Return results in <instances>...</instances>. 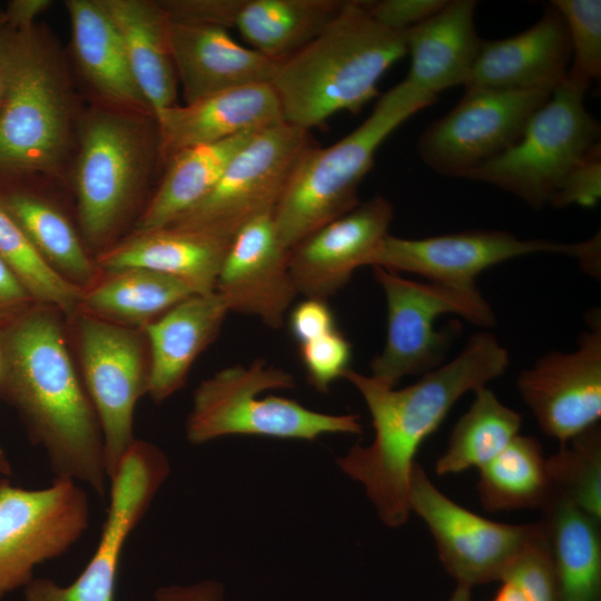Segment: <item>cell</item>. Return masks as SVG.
Masks as SVG:
<instances>
[{
	"label": "cell",
	"mask_w": 601,
	"mask_h": 601,
	"mask_svg": "<svg viewBox=\"0 0 601 601\" xmlns=\"http://www.w3.org/2000/svg\"><path fill=\"white\" fill-rule=\"evenodd\" d=\"M479 473V499L489 512L541 509L552 494L548 457L533 436L518 434Z\"/></svg>",
	"instance_id": "obj_33"
},
{
	"label": "cell",
	"mask_w": 601,
	"mask_h": 601,
	"mask_svg": "<svg viewBox=\"0 0 601 601\" xmlns=\"http://www.w3.org/2000/svg\"><path fill=\"white\" fill-rule=\"evenodd\" d=\"M509 363V353L499 339L479 332L452 361L401 390L352 368L344 372L342 377L357 388L367 405L374 440L367 446L354 445L337 463L364 486L385 525L400 528L410 518V477L421 444L459 398L501 376Z\"/></svg>",
	"instance_id": "obj_1"
},
{
	"label": "cell",
	"mask_w": 601,
	"mask_h": 601,
	"mask_svg": "<svg viewBox=\"0 0 601 601\" xmlns=\"http://www.w3.org/2000/svg\"><path fill=\"white\" fill-rule=\"evenodd\" d=\"M170 20L234 28L242 0L158 1Z\"/></svg>",
	"instance_id": "obj_41"
},
{
	"label": "cell",
	"mask_w": 601,
	"mask_h": 601,
	"mask_svg": "<svg viewBox=\"0 0 601 601\" xmlns=\"http://www.w3.org/2000/svg\"><path fill=\"white\" fill-rule=\"evenodd\" d=\"M0 259L30 296L63 316L76 315L82 288L56 272L0 205Z\"/></svg>",
	"instance_id": "obj_35"
},
{
	"label": "cell",
	"mask_w": 601,
	"mask_h": 601,
	"mask_svg": "<svg viewBox=\"0 0 601 601\" xmlns=\"http://www.w3.org/2000/svg\"><path fill=\"white\" fill-rule=\"evenodd\" d=\"M230 242L204 231L165 226L134 236L100 254L104 272L147 268L176 277L196 294L215 292L217 277Z\"/></svg>",
	"instance_id": "obj_25"
},
{
	"label": "cell",
	"mask_w": 601,
	"mask_h": 601,
	"mask_svg": "<svg viewBox=\"0 0 601 601\" xmlns=\"http://www.w3.org/2000/svg\"><path fill=\"white\" fill-rule=\"evenodd\" d=\"M572 352L551 351L523 370L516 386L539 427L564 443L601 417V318L589 315Z\"/></svg>",
	"instance_id": "obj_17"
},
{
	"label": "cell",
	"mask_w": 601,
	"mask_h": 601,
	"mask_svg": "<svg viewBox=\"0 0 601 601\" xmlns=\"http://www.w3.org/2000/svg\"><path fill=\"white\" fill-rule=\"evenodd\" d=\"M552 493L601 520V433L594 425L548 457Z\"/></svg>",
	"instance_id": "obj_36"
},
{
	"label": "cell",
	"mask_w": 601,
	"mask_h": 601,
	"mask_svg": "<svg viewBox=\"0 0 601 601\" xmlns=\"http://www.w3.org/2000/svg\"><path fill=\"white\" fill-rule=\"evenodd\" d=\"M411 512L430 530L440 561L456 584L501 581L541 532V523L505 524L485 519L443 494L415 462L408 490Z\"/></svg>",
	"instance_id": "obj_14"
},
{
	"label": "cell",
	"mask_w": 601,
	"mask_h": 601,
	"mask_svg": "<svg viewBox=\"0 0 601 601\" xmlns=\"http://www.w3.org/2000/svg\"><path fill=\"white\" fill-rule=\"evenodd\" d=\"M601 197V147L597 145L562 178L550 204L555 208L570 205L594 206Z\"/></svg>",
	"instance_id": "obj_40"
},
{
	"label": "cell",
	"mask_w": 601,
	"mask_h": 601,
	"mask_svg": "<svg viewBox=\"0 0 601 601\" xmlns=\"http://www.w3.org/2000/svg\"><path fill=\"white\" fill-rule=\"evenodd\" d=\"M343 3L341 0H242L234 28L252 49L280 62L311 42Z\"/></svg>",
	"instance_id": "obj_31"
},
{
	"label": "cell",
	"mask_w": 601,
	"mask_h": 601,
	"mask_svg": "<svg viewBox=\"0 0 601 601\" xmlns=\"http://www.w3.org/2000/svg\"><path fill=\"white\" fill-rule=\"evenodd\" d=\"M552 92L466 88L454 108L422 132L418 155L440 175L467 178L520 139Z\"/></svg>",
	"instance_id": "obj_12"
},
{
	"label": "cell",
	"mask_w": 601,
	"mask_h": 601,
	"mask_svg": "<svg viewBox=\"0 0 601 601\" xmlns=\"http://www.w3.org/2000/svg\"><path fill=\"white\" fill-rule=\"evenodd\" d=\"M11 473L12 471H11L9 460L7 459L6 453L2 450L0 451V474L7 476V475H11Z\"/></svg>",
	"instance_id": "obj_49"
},
{
	"label": "cell",
	"mask_w": 601,
	"mask_h": 601,
	"mask_svg": "<svg viewBox=\"0 0 601 601\" xmlns=\"http://www.w3.org/2000/svg\"><path fill=\"white\" fill-rule=\"evenodd\" d=\"M60 315L38 304L0 333V396L43 449L56 477L83 483L105 501L109 479L102 433Z\"/></svg>",
	"instance_id": "obj_2"
},
{
	"label": "cell",
	"mask_w": 601,
	"mask_h": 601,
	"mask_svg": "<svg viewBox=\"0 0 601 601\" xmlns=\"http://www.w3.org/2000/svg\"><path fill=\"white\" fill-rule=\"evenodd\" d=\"M48 0H11L3 11L6 27L11 29H26L33 26L37 16L49 6Z\"/></svg>",
	"instance_id": "obj_46"
},
{
	"label": "cell",
	"mask_w": 601,
	"mask_h": 601,
	"mask_svg": "<svg viewBox=\"0 0 601 601\" xmlns=\"http://www.w3.org/2000/svg\"><path fill=\"white\" fill-rule=\"evenodd\" d=\"M257 131H245L176 154L169 160L165 177L142 213L136 231L165 227L196 206L214 188L236 152Z\"/></svg>",
	"instance_id": "obj_30"
},
{
	"label": "cell",
	"mask_w": 601,
	"mask_h": 601,
	"mask_svg": "<svg viewBox=\"0 0 601 601\" xmlns=\"http://www.w3.org/2000/svg\"><path fill=\"white\" fill-rule=\"evenodd\" d=\"M540 510L558 601H600V520L555 493Z\"/></svg>",
	"instance_id": "obj_27"
},
{
	"label": "cell",
	"mask_w": 601,
	"mask_h": 601,
	"mask_svg": "<svg viewBox=\"0 0 601 601\" xmlns=\"http://www.w3.org/2000/svg\"><path fill=\"white\" fill-rule=\"evenodd\" d=\"M0 374H1V356H0Z\"/></svg>",
	"instance_id": "obj_51"
},
{
	"label": "cell",
	"mask_w": 601,
	"mask_h": 601,
	"mask_svg": "<svg viewBox=\"0 0 601 601\" xmlns=\"http://www.w3.org/2000/svg\"><path fill=\"white\" fill-rule=\"evenodd\" d=\"M196 293L183 280L147 268L104 272L82 289L76 314L142 328Z\"/></svg>",
	"instance_id": "obj_29"
},
{
	"label": "cell",
	"mask_w": 601,
	"mask_h": 601,
	"mask_svg": "<svg viewBox=\"0 0 601 601\" xmlns=\"http://www.w3.org/2000/svg\"><path fill=\"white\" fill-rule=\"evenodd\" d=\"M227 313L216 292L196 294L144 326L149 352L146 394L160 403L180 390L196 358L218 336Z\"/></svg>",
	"instance_id": "obj_24"
},
{
	"label": "cell",
	"mask_w": 601,
	"mask_h": 601,
	"mask_svg": "<svg viewBox=\"0 0 601 601\" xmlns=\"http://www.w3.org/2000/svg\"><path fill=\"white\" fill-rule=\"evenodd\" d=\"M170 472L166 454L136 440L109 480V506L93 555L69 585L33 579L24 601H115L116 582L127 539L148 511Z\"/></svg>",
	"instance_id": "obj_13"
},
{
	"label": "cell",
	"mask_w": 601,
	"mask_h": 601,
	"mask_svg": "<svg viewBox=\"0 0 601 601\" xmlns=\"http://www.w3.org/2000/svg\"><path fill=\"white\" fill-rule=\"evenodd\" d=\"M168 35L185 104L230 89L272 83L277 62L239 45L225 28L169 19Z\"/></svg>",
	"instance_id": "obj_21"
},
{
	"label": "cell",
	"mask_w": 601,
	"mask_h": 601,
	"mask_svg": "<svg viewBox=\"0 0 601 601\" xmlns=\"http://www.w3.org/2000/svg\"><path fill=\"white\" fill-rule=\"evenodd\" d=\"M155 120L159 152L168 161L184 149L284 122L270 83L230 89L184 106L174 105Z\"/></svg>",
	"instance_id": "obj_22"
},
{
	"label": "cell",
	"mask_w": 601,
	"mask_h": 601,
	"mask_svg": "<svg viewBox=\"0 0 601 601\" xmlns=\"http://www.w3.org/2000/svg\"><path fill=\"white\" fill-rule=\"evenodd\" d=\"M6 26V18L3 11L0 10V28Z\"/></svg>",
	"instance_id": "obj_50"
},
{
	"label": "cell",
	"mask_w": 601,
	"mask_h": 601,
	"mask_svg": "<svg viewBox=\"0 0 601 601\" xmlns=\"http://www.w3.org/2000/svg\"><path fill=\"white\" fill-rule=\"evenodd\" d=\"M38 303L0 259V333L10 327Z\"/></svg>",
	"instance_id": "obj_44"
},
{
	"label": "cell",
	"mask_w": 601,
	"mask_h": 601,
	"mask_svg": "<svg viewBox=\"0 0 601 601\" xmlns=\"http://www.w3.org/2000/svg\"><path fill=\"white\" fill-rule=\"evenodd\" d=\"M521 414L504 405L486 386L474 391V401L451 433L445 452L435 463L439 475L481 469L519 434Z\"/></svg>",
	"instance_id": "obj_34"
},
{
	"label": "cell",
	"mask_w": 601,
	"mask_h": 601,
	"mask_svg": "<svg viewBox=\"0 0 601 601\" xmlns=\"http://www.w3.org/2000/svg\"><path fill=\"white\" fill-rule=\"evenodd\" d=\"M435 101L401 81L381 96L352 132L328 147H307L273 211L282 245L290 249L355 208L361 203L358 187L378 147L406 119Z\"/></svg>",
	"instance_id": "obj_4"
},
{
	"label": "cell",
	"mask_w": 601,
	"mask_h": 601,
	"mask_svg": "<svg viewBox=\"0 0 601 601\" xmlns=\"http://www.w3.org/2000/svg\"><path fill=\"white\" fill-rule=\"evenodd\" d=\"M102 1L121 36L135 81L156 117L176 105L169 18L158 1Z\"/></svg>",
	"instance_id": "obj_26"
},
{
	"label": "cell",
	"mask_w": 601,
	"mask_h": 601,
	"mask_svg": "<svg viewBox=\"0 0 601 601\" xmlns=\"http://www.w3.org/2000/svg\"><path fill=\"white\" fill-rule=\"evenodd\" d=\"M447 0H381L365 1L370 14L381 24L406 31L440 11Z\"/></svg>",
	"instance_id": "obj_42"
},
{
	"label": "cell",
	"mask_w": 601,
	"mask_h": 601,
	"mask_svg": "<svg viewBox=\"0 0 601 601\" xmlns=\"http://www.w3.org/2000/svg\"><path fill=\"white\" fill-rule=\"evenodd\" d=\"M387 307L384 347L371 362V376L395 387L405 376L440 366L456 326L436 331L435 321L455 314L477 326L495 323L493 309L481 293L437 283H421L373 266Z\"/></svg>",
	"instance_id": "obj_7"
},
{
	"label": "cell",
	"mask_w": 601,
	"mask_h": 601,
	"mask_svg": "<svg viewBox=\"0 0 601 601\" xmlns=\"http://www.w3.org/2000/svg\"><path fill=\"white\" fill-rule=\"evenodd\" d=\"M224 588L214 580L189 585H169L157 589L156 601H223Z\"/></svg>",
	"instance_id": "obj_45"
},
{
	"label": "cell",
	"mask_w": 601,
	"mask_h": 601,
	"mask_svg": "<svg viewBox=\"0 0 601 601\" xmlns=\"http://www.w3.org/2000/svg\"><path fill=\"white\" fill-rule=\"evenodd\" d=\"M594 246L589 239L563 244L546 239H520L497 229H476L425 238L387 235L368 266L391 272H410L432 283L474 289L475 277L505 260L534 253H558L588 263Z\"/></svg>",
	"instance_id": "obj_15"
},
{
	"label": "cell",
	"mask_w": 601,
	"mask_h": 601,
	"mask_svg": "<svg viewBox=\"0 0 601 601\" xmlns=\"http://www.w3.org/2000/svg\"><path fill=\"white\" fill-rule=\"evenodd\" d=\"M503 581L515 584L528 601H558L552 558L542 524L539 535L510 565Z\"/></svg>",
	"instance_id": "obj_38"
},
{
	"label": "cell",
	"mask_w": 601,
	"mask_h": 601,
	"mask_svg": "<svg viewBox=\"0 0 601 601\" xmlns=\"http://www.w3.org/2000/svg\"><path fill=\"white\" fill-rule=\"evenodd\" d=\"M312 144L309 131L285 121L258 130L208 195L167 226L230 242L244 225L274 211L296 162Z\"/></svg>",
	"instance_id": "obj_9"
},
{
	"label": "cell",
	"mask_w": 601,
	"mask_h": 601,
	"mask_svg": "<svg viewBox=\"0 0 601 601\" xmlns=\"http://www.w3.org/2000/svg\"><path fill=\"white\" fill-rule=\"evenodd\" d=\"M69 117L65 80L40 31L0 28V181L56 167Z\"/></svg>",
	"instance_id": "obj_5"
},
{
	"label": "cell",
	"mask_w": 601,
	"mask_h": 601,
	"mask_svg": "<svg viewBox=\"0 0 601 601\" xmlns=\"http://www.w3.org/2000/svg\"><path fill=\"white\" fill-rule=\"evenodd\" d=\"M72 42L91 85L109 100L150 110L132 76L121 36L102 0H68Z\"/></svg>",
	"instance_id": "obj_28"
},
{
	"label": "cell",
	"mask_w": 601,
	"mask_h": 601,
	"mask_svg": "<svg viewBox=\"0 0 601 601\" xmlns=\"http://www.w3.org/2000/svg\"><path fill=\"white\" fill-rule=\"evenodd\" d=\"M89 500L79 483L55 477L26 490L0 479V599L24 589L35 568L65 554L89 525Z\"/></svg>",
	"instance_id": "obj_11"
},
{
	"label": "cell",
	"mask_w": 601,
	"mask_h": 601,
	"mask_svg": "<svg viewBox=\"0 0 601 601\" xmlns=\"http://www.w3.org/2000/svg\"><path fill=\"white\" fill-rule=\"evenodd\" d=\"M405 55V31L377 22L365 1H344L311 42L277 62L270 85L284 121L309 131L337 112L357 114Z\"/></svg>",
	"instance_id": "obj_3"
},
{
	"label": "cell",
	"mask_w": 601,
	"mask_h": 601,
	"mask_svg": "<svg viewBox=\"0 0 601 601\" xmlns=\"http://www.w3.org/2000/svg\"><path fill=\"white\" fill-rule=\"evenodd\" d=\"M289 249L277 235L273 213L244 225L231 238L215 292L228 312L252 315L279 328L298 295L289 270Z\"/></svg>",
	"instance_id": "obj_18"
},
{
	"label": "cell",
	"mask_w": 601,
	"mask_h": 601,
	"mask_svg": "<svg viewBox=\"0 0 601 601\" xmlns=\"http://www.w3.org/2000/svg\"><path fill=\"white\" fill-rule=\"evenodd\" d=\"M562 16L571 49L563 83L584 95L601 76V1L553 0Z\"/></svg>",
	"instance_id": "obj_37"
},
{
	"label": "cell",
	"mask_w": 601,
	"mask_h": 601,
	"mask_svg": "<svg viewBox=\"0 0 601 601\" xmlns=\"http://www.w3.org/2000/svg\"><path fill=\"white\" fill-rule=\"evenodd\" d=\"M394 208L383 196L361 201L289 249V270L298 295L327 299L353 273L370 265L388 235Z\"/></svg>",
	"instance_id": "obj_19"
},
{
	"label": "cell",
	"mask_w": 601,
	"mask_h": 601,
	"mask_svg": "<svg viewBox=\"0 0 601 601\" xmlns=\"http://www.w3.org/2000/svg\"><path fill=\"white\" fill-rule=\"evenodd\" d=\"M472 588L463 584H456L447 601H472Z\"/></svg>",
	"instance_id": "obj_48"
},
{
	"label": "cell",
	"mask_w": 601,
	"mask_h": 601,
	"mask_svg": "<svg viewBox=\"0 0 601 601\" xmlns=\"http://www.w3.org/2000/svg\"><path fill=\"white\" fill-rule=\"evenodd\" d=\"M289 331L298 345L335 328L336 322L326 299L305 298L293 307Z\"/></svg>",
	"instance_id": "obj_43"
},
{
	"label": "cell",
	"mask_w": 601,
	"mask_h": 601,
	"mask_svg": "<svg viewBox=\"0 0 601 601\" xmlns=\"http://www.w3.org/2000/svg\"><path fill=\"white\" fill-rule=\"evenodd\" d=\"M146 152L142 134L129 119L98 112L85 125L77 194L81 229L90 244L107 240L127 211Z\"/></svg>",
	"instance_id": "obj_16"
},
{
	"label": "cell",
	"mask_w": 601,
	"mask_h": 601,
	"mask_svg": "<svg viewBox=\"0 0 601 601\" xmlns=\"http://www.w3.org/2000/svg\"><path fill=\"white\" fill-rule=\"evenodd\" d=\"M0 451H2L1 446H0Z\"/></svg>",
	"instance_id": "obj_52"
},
{
	"label": "cell",
	"mask_w": 601,
	"mask_h": 601,
	"mask_svg": "<svg viewBox=\"0 0 601 601\" xmlns=\"http://www.w3.org/2000/svg\"><path fill=\"white\" fill-rule=\"evenodd\" d=\"M298 348L307 381L318 392L326 393L349 368L352 345L338 328L303 343Z\"/></svg>",
	"instance_id": "obj_39"
},
{
	"label": "cell",
	"mask_w": 601,
	"mask_h": 601,
	"mask_svg": "<svg viewBox=\"0 0 601 601\" xmlns=\"http://www.w3.org/2000/svg\"><path fill=\"white\" fill-rule=\"evenodd\" d=\"M493 601H528L521 590L509 581H503Z\"/></svg>",
	"instance_id": "obj_47"
},
{
	"label": "cell",
	"mask_w": 601,
	"mask_h": 601,
	"mask_svg": "<svg viewBox=\"0 0 601 601\" xmlns=\"http://www.w3.org/2000/svg\"><path fill=\"white\" fill-rule=\"evenodd\" d=\"M474 0H453L422 23L405 31L408 73L403 80L432 98L449 88L465 86L477 58L479 38Z\"/></svg>",
	"instance_id": "obj_23"
},
{
	"label": "cell",
	"mask_w": 601,
	"mask_h": 601,
	"mask_svg": "<svg viewBox=\"0 0 601 601\" xmlns=\"http://www.w3.org/2000/svg\"><path fill=\"white\" fill-rule=\"evenodd\" d=\"M294 376L257 358L248 366L223 368L203 381L186 421L191 444L227 435L313 441L326 433L361 434L357 414H325L280 396L259 397L269 390H289Z\"/></svg>",
	"instance_id": "obj_6"
},
{
	"label": "cell",
	"mask_w": 601,
	"mask_h": 601,
	"mask_svg": "<svg viewBox=\"0 0 601 601\" xmlns=\"http://www.w3.org/2000/svg\"><path fill=\"white\" fill-rule=\"evenodd\" d=\"M0 205L46 262L67 280L85 289L102 274L68 219L48 201L0 181Z\"/></svg>",
	"instance_id": "obj_32"
},
{
	"label": "cell",
	"mask_w": 601,
	"mask_h": 601,
	"mask_svg": "<svg viewBox=\"0 0 601 601\" xmlns=\"http://www.w3.org/2000/svg\"><path fill=\"white\" fill-rule=\"evenodd\" d=\"M571 60L566 27L550 4L530 28L509 38L482 40L464 88L554 90Z\"/></svg>",
	"instance_id": "obj_20"
},
{
	"label": "cell",
	"mask_w": 601,
	"mask_h": 601,
	"mask_svg": "<svg viewBox=\"0 0 601 601\" xmlns=\"http://www.w3.org/2000/svg\"><path fill=\"white\" fill-rule=\"evenodd\" d=\"M583 97L562 82L520 139L467 178L496 186L534 209L549 205L565 174L600 144V124Z\"/></svg>",
	"instance_id": "obj_8"
},
{
	"label": "cell",
	"mask_w": 601,
	"mask_h": 601,
	"mask_svg": "<svg viewBox=\"0 0 601 601\" xmlns=\"http://www.w3.org/2000/svg\"><path fill=\"white\" fill-rule=\"evenodd\" d=\"M71 319L77 326L80 377L100 424L110 480L136 441L134 411L147 393L148 343L141 328L85 314Z\"/></svg>",
	"instance_id": "obj_10"
}]
</instances>
